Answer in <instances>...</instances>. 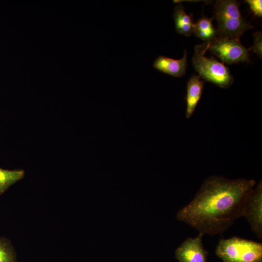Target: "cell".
<instances>
[{"mask_svg":"<svg viewBox=\"0 0 262 262\" xmlns=\"http://www.w3.org/2000/svg\"><path fill=\"white\" fill-rule=\"evenodd\" d=\"M255 184L253 179L209 177L193 199L178 212L176 218L204 235L222 234L242 217L245 201Z\"/></svg>","mask_w":262,"mask_h":262,"instance_id":"1","label":"cell"},{"mask_svg":"<svg viewBox=\"0 0 262 262\" xmlns=\"http://www.w3.org/2000/svg\"><path fill=\"white\" fill-rule=\"evenodd\" d=\"M239 5L240 3L236 0L216 1L214 17L217 21L218 36L239 39L244 33L253 28L242 16Z\"/></svg>","mask_w":262,"mask_h":262,"instance_id":"2","label":"cell"},{"mask_svg":"<svg viewBox=\"0 0 262 262\" xmlns=\"http://www.w3.org/2000/svg\"><path fill=\"white\" fill-rule=\"evenodd\" d=\"M215 253L223 262H262V244L237 236L220 239Z\"/></svg>","mask_w":262,"mask_h":262,"instance_id":"3","label":"cell"},{"mask_svg":"<svg viewBox=\"0 0 262 262\" xmlns=\"http://www.w3.org/2000/svg\"><path fill=\"white\" fill-rule=\"evenodd\" d=\"M208 43H204L195 47L192 59L193 66L200 77L220 87L229 88L233 82V78L228 67L213 57L205 56Z\"/></svg>","mask_w":262,"mask_h":262,"instance_id":"4","label":"cell"},{"mask_svg":"<svg viewBox=\"0 0 262 262\" xmlns=\"http://www.w3.org/2000/svg\"><path fill=\"white\" fill-rule=\"evenodd\" d=\"M208 50L227 64L249 62V49L245 48L239 39L217 36L208 43Z\"/></svg>","mask_w":262,"mask_h":262,"instance_id":"5","label":"cell"},{"mask_svg":"<svg viewBox=\"0 0 262 262\" xmlns=\"http://www.w3.org/2000/svg\"><path fill=\"white\" fill-rule=\"evenodd\" d=\"M242 217L249 223L252 231L259 239L262 238V182L249 194L244 204Z\"/></svg>","mask_w":262,"mask_h":262,"instance_id":"6","label":"cell"},{"mask_svg":"<svg viewBox=\"0 0 262 262\" xmlns=\"http://www.w3.org/2000/svg\"><path fill=\"white\" fill-rule=\"evenodd\" d=\"M203 235L199 233L194 238L188 237L176 248L175 257L178 262H209L208 251L202 243Z\"/></svg>","mask_w":262,"mask_h":262,"instance_id":"7","label":"cell"},{"mask_svg":"<svg viewBox=\"0 0 262 262\" xmlns=\"http://www.w3.org/2000/svg\"><path fill=\"white\" fill-rule=\"evenodd\" d=\"M153 66L158 70L173 77H182L185 74L187 67V52L185 50L183 57L179 60L159 56Z\"/></svg>","mask_w":262,"mask_h":262,"instance_id":"8","label":"cell"},{"mask_svg":"<svg viewBox=\"0 0 262 262\" xmlns=\"http://www.w3.org/2000/svg\"><path fill=\"white\" fill-rule=\"evenodd\" d=\"M204 82L199 76L191 77L187 83L185 116L189 118L193 115L201 96Z\"/></svg>","mask_w":262,"mask_h":262,"instance_id":"9","label":"cell"},{"mask_svg":"<svg viewBox=\"0 0 262 262\" xmlns=\"http://www.w3.org/2000/svg\"><path fill=\"white\" fill-rule=\"evenodd\" d=\"M173 16L177 32L180 34L190 36L193 33L195 25L193 15H187L182 5L179 4L175 7Z\"/></svg>","mask_w":262,"mask_h":262,"instance_id":"10","label":"cell"},{"mask_svg":"<svg viewBox=\"0 0 262 262\" xmlns=\"http://www.w3.org/2000/svg\"><path fill=\"white\" fill-rule=\"evenodd\" d=\"M213 19V18L202 17L194 25L193 33L206 43H209L218 35L217 30L212 24Z\"/></svg>","mask_w":262,"mask_h":262,"instance_id":"11","label":"cell"},{"mask_svg":"<svg viewBox=\"0 0 262 262\" xmlns=\"http://www.w3.org/2000/svg\"><path fill=\"white\" fill-rule=\"evenodd\" d=\"M24 175L23 169L7 170L0 168V195L12 185L22 179Z\"/></svg>","mask_w":262,"mask_h":262,"instance_id":"12","label":"cell"},{"mask_svg":"<svg viewBox=\"0 0 262 262\" xmlns=\"http://www.w3.org/2000/svg\"><path fill=\"white\" fill-rule=\"evenodd\" d=\"M0 262H17L11 241L4 237H0Z\"/></svg>","mask_w":262,"mask_h":262,"instance_id":"13","label":"cell"},{"mask_svg":"<svg viewBox=\"0 0 262 262\" xmlns=\"http://www.w3.org/2000/svg\"><path fill=\"white\" fill-rule=\"evenodd\" d=\"M254 41L253 46L249 49H252L260 57L262 56V35L261 32H255L253 34Z\"/></svg>","mask_w":262,"mask_h":262,"instance_id":"14","label":"cell"},{"mask_svg":"<svg viewBox=\"0 0 262 262\" xmlns=\"http://www.w3.org/2000/svg\"><path fill=\"white\" fill-rule=\"evenodd\" d=\"M245 1L249 4L251 11L255 16H262V1L261 0H247Z\"/></svg>","mask_w":262,"mask_h":262,"instance_id":"15","label":"cell"}]
</instances>
